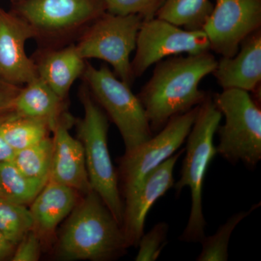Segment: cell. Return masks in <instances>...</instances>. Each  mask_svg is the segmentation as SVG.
Returning a JSON list of instances; mask_svg holds the SVG:
<instances>
[{"instance_id":"6da1fadb","label":"cell","mask_w":261,"mask_h":261,"mask_svg":"<svg viewBox=\"0 0 261 261\" xmlns=\"http://www.w3.org/2000/svg\"><path fill=\"white\" fill-rule=\"evenodd\" d=\"M218 60L211 51L187 56L168 57L156 63L152 76L137 94L152 134L162 129L170 118L190 111L205 100L201 81L211 74Z\"/></svg>"},{"instance_id":"7a4b0ae2","label":"cell","mask_w":261,"mask_h":261,"mask_svg":"<svg viewBox=\"0 0 261 261\" xmlns=\"http://www.w3.org/2000/svg\"><path fill=\"white\" fill-rule=\"evenodd\" d=\"M128 247L121 225L93 190L81 197L57 243L58 255L68 260H112Z\"/></svg>"},{"instance_id":"3957f363","label":"cell","mask_w":261,"mask_h":261,"mask_svg":"<svg viewBox=\"0 0 261 261\" xmlns=\"http://www.w3.org/2000/svg\"><path fill=\"white\" fill-rule=\"evenodd\" d=\"M221 118L222 114L216 108L212 94L209 93L199 106L197 116L187 137L180 178L173 185L176 196L187 187L191 191V211L186 227L179 237V240L185 243H200L205 237L207 222L202 211V188L209 165L217 154L214 136Z\"/></svg>"},{"instance_id":"277c9868","label":"cell","mask_w":261,"mask_h":261,"mask_svg":"<svg viewBox=\"0 0 261 261\" xmlns=\"http://www.w3.org/2000/svg\"><path fill=\"white\" fill-rule=\"evenodd\" d=\"M13 13L23 19L42 49L68 46L107 12V0H21Z\"/></svg>"},{"instance_id":"5b68a950","label":"cell","mask_w":261,"mask_h":261,"mask_svg":"<svg viewBox=\"0 0 261 261\" xmlns=\"http://www.w3.org/2000/svg\"><path fill=\"white\" fill-rule=\"evenodd\" d=\"M84 116L75 119L77 135L85 154L86 166L91 187L102 198L122 227L123 202L120 192L118 173L108 148L109 118L87 87L80 89Z\"/></svg>"},{"instance_id":"8992f818","label":"cell","mask_w":261,"mask_h":261,"mask_svg":"<svg viewBox=\"0 0 261 261\" xmlns=\"http://www.w3.org/2000/svg\"><path fill=\"white\" fill-rule=\"evenodd\" d=\"M212 96L225 118L224 126L216 130L217 154L233 165L241 161L253 169L261 160L260 106L243 89H223Z\"/></svg>"},{"instance_id":"52a82bcc","label":"cell","mask_w":261,"mask_h":261,"mask_svg":"<svg viewBox=\"0 0 261 261\" xmlns=\"http://www.w3.org/2000/svg\"><path fill=\"white\" fill-rule=\"evenodd\" d=\"M83 77L94 99L119 130L125 152L154 135L140 99L108 65L97 68L87 61Z\"/></svg>"},{"instance_id":"ba28073f","label":"cell","mask_w":261,"mask_h":261,"mask_svg":"<svg viewBox=\"0 0 261 261\" xmlns=\"http://www.w3.org/2000/svg\"><path fill=\"white\" fill-rule=\"evenodd\" d=\"M143 19L139 15H115L106 12L87 29L76 45L81 56L102 60L112 65L114 73L132 87L135 79L130 56L136 49Z\"/></svg>"},{"instance_id":"9c48e42d","label":"cell","mask_w":261,"mask_h":261,"mask_svg":"<svg viewBox=\"0 0 261 261\" xmlns=\"http://www.w3.org/2000/svg\"><path fill=\"white\" fill-rule=\"evenodd\" d=\"M199 106L170 118L149 140L121 157L117 173L123 200L135 193L149 173L179 150L193 126Z\"/></svg>"},{"instance_id":"30bf717a","label":"cell","mask_w":261,"mask_h":261,"mask_svg":"<svg viewBox=\"0 0 261 261\" xmlns=\"http://www.w3.org/2000/svg\"><path fill=\"white\" fill-rule=\"evenodd\" d=\"M211 51L203 31H187L154 18L143 20L137 34L135 55L130 61L134 78H140L151 65L181 53L197 55Z\"/></svg>"},{"instance_id":"8fae6325","label":"cell","mask_w":261,"mask_h":261,"mask_svg":"<svg viewBox=\"0 0 261 261\" xmlns=\"http://www.w3.org/2000/svg\"><path fill=\"white\" fill-rule=\"evenodd\" d=\"M202 31L211 51L231 58L245 38L261 28V0H215Z\"/></svg>"},{"instance_id":"7c38bea8","label":"cell","mask_w":261,"mask_h":261,"mask_svg":"<svg viewBox=\"0 0 261 261\" xmlns=\"http://www.w3.org/2000/svg\"><path fill=\"white\" fill-rule=\"evenodd\" d=\"M185 149L161 163L149 173L135 193L123 201L122 229L128 247L138 246L144 234L145 220L149 211L161 197L166 195L175 184L174 168Z\"/></svg>"},{"instance_id":"4fadbf2b","label":"cell","mask_w":261,"mask_h":261,"mask_svg":"<svg viewBox=\"0 0 261 261\" xmlns=\"http://www.w3.org/2000/svg\"><path fill=\"white\" fill-rule=\"evenodd\" d=\"M75 118L65 111L53 130V159L49 181L71 187L82 195L92 190L82 142L70 134Z\"/></svg>"},{"instance_id":"5bb4252c","label":"cell","mask_w":261,"mask_h":261,"mask_svg":"<svg viewBox=\"0 0 261 261\" xmlns=\"http://www.w3.org/2000/svg\"><path fill=\"white\" fill-rule=\"evenodd\" d=\"M34 33L23 19L0 8V76L21 86L38 77L34 60L27 56L25 43Z\"/></svg>"},{"instance_id":"9a60e30c","label":"cell","mask_w":261,"mask_h":261,"mask_svg":"<svg viewBox=\"0 0 261 261\" xmlns=\"http://www.w3.org/2000/svg\"><path fill=\"white\" fill-rule=\"evenodd\" d=\"M212 74L223 89L252 92L261 85V28L244 39L234 56L221 57Z\"/></svg>"},{"instance_id":"2e32d148","label":"cell","mask_w":261,"mask_h":261,"mask_svg":"<svg viewBox=\"0 0 261 261\" xmlns=\"http://www.w3.org/2000/svg\"><path fill=\"white\" fill-rule=\"evenodd\" d=\"M82 196L71 187L48 180L29 208L34 221L32 231L42 246L51 243L58 225L69 216Z\"/></svg>"},{"instance_id":"e0dca14e","label":"cell","mask_w":261,"mask_h":261,"mask_svg":"<svg viewBox=\"0 0 261 261\" xmlns=\"http://www.w3.org/2000/svg\"><path fill=\"white\" fill-rule=\"evenodd\" d=\"M33 60L38 77L65 100L70 87L83 75L87 64L75 44L56 49H41Z\"/></svg>"},{"instance_id":"ac0fdd59","label":"cell","mask_w":261,"mask_h":261,"mask_svg":"<svg viewBox=\"0 0 261 261\" xmlns=\"http://www.w3.org/2000/svg\"><path fill=\"white\" fill-rule=\"evenodd\" d=\"M65 111V99L60 97L39 77L21 87L12 108V112L20 116L47 122L51 132Z\"/></svg>"},{"instance_id":"d6986e66","label":"cell","mask_w":261,"mask_h":261,"mask_svg":"<svg viewBox=\"0 0 261 261\" xmlns=\"http://www.w3.org/2000/svg\"><path fill=\"white\" fill-rule=\"evenodd\" d=\"M0 130L15 151L35 145L49 137L51 132L47 122L20 116L12 111L1 117Z\"/></svg>"},{"instance_id":"ffe728a7","label":"cell","mask_w":261,"mask_h":261,"mask_svg":"<svg viewBox=\"0 0 261 261\" xmlns=\"http://www.w3.org/2000/svg\"><path fill=\"white\" fill-rule=\"evenodd\" d=\"M214 7L211 0H163L155 18L187 31H202Z\"/></svg>"},{"instance_id":"44dd1931","label":"cell","mask_w":261,"mask_h":261,"mask_svg":"<svg viewBox=\"0 0 261 261\" xmlns=\"http://www.w3.org/2000/svg\"><path fill=\"white\" fill-rule=\"evenodd\" d=\"M47 181L25 176L11 161L0 163V197L20 205H30Z\"/></svg>"},{"instance_id":"7402d4cb","label":"cell","mask_w":261,"mask_h":261,"mask_svg":"<svg viewBox=\"0 0 261 261\" xmlns=\"http://www.w3.org/2000/svg\"><path fill=\"white\" fill-rule=\"evenodd\" d=\"M53 149V139L49 137L35 145L15 151L11 162L27 177L48 181Z\"/></svg>"},{"instance_id":"603a6c76","label":"cell","mask_w":261,"mask_h":261,"mask_svg":"<svg viewBox=\"0 0 261 261\" xmlns=\"http://www.w3.org/2000/svg\"><path fill=\"white\" fill-rule=\"evenodd\" d=\"M260 206V202L252 205L248 211H240L228 218L224 224L220 226L214 235L205 237L200 243L202 251L196 260L226 261L228 259V245L233 230L243 220L250 216Z\"/></svg>"},{"instance_id":"cb8c5ba5","label":"cell","mask_w":261,"mask_h":261,"mask_svg":"<svg viewBox=\"0 0 261 261\" xmlns=\"http://www.w3.org/2000/svg\"><path fill=\"white\" fill-rule=\"evenodd\" d=\"M33 218L27 205L0 197V231L15 245L33 228Z\"/></svg>"},{"instance_id":"d4e9b609","label":"cell","mask_w":261,"mask_h":261,"mask_svg":"<svg viewBox=\"0 0 261 261\" xmlns=\"http://www.w3.org/2000/svg\"><path fill=\"white\" fill-rule=\"evenodd\" d=\"M169 226L167 223L160 222L147 234H143L138 243L139 251L136 261H154L161 255L167 245V234Z\"/></svg>"},{"instance_id":"484cf974","label":"cell","mask_w":261,"mask_h":261,"mask_svg":"<svg viewBox=\"0 0 261 261\" xmlns=\"http://www.w3.org/2000/svg\"><path fill=\"white\" fill-rule=\"evenodd\" d=\"M163 0H107V12L115 15H139L143 20L155 18Z\"/></svg>"},{"instance_id":"4316f807","label":"cell","mask_w":261,"mask_h":261,"mask_svg":"<svg viewBox=\"0 0 261 261\" xmlns=\"http://www.w3.org/2000/svg\"><path fill=\"white\" fill-rule=\"evenodd\" d=\"M42 250L40 239L32 230L16 245L11 260L37 261L40 258Z\"/></svg>"},{"instance_id":"83f0119b","label":"cell","mask_w":261,"mask_h":261,"mask_svg":"<svg viewBox=\"0 0 261 261\" xmlns=\"http://www.w3.org/2000/svg\"><path fill=\"white\" fill-rule=\"evenodd\" d=\"M21 86L7 82L0 76V117L11 112L13 102Z\"/></svg>"},{"instance_id":"f1b7e54d","label":"cell","mask_w":261,"mask_h":261,"mask_svg":"<svg viewBox=\"0 0 261 261\" xmlns=\"http://www.w3.org/2000/svg\"><path fill=\"white\" fill-rule=\"evenodd\" d=\"M2 117V116H1ZM0 117V120H1ZM15 151L10 147L9 144L5 140L0 130V163L10 162L14 156Z\"/></svg>"},{"instance_id":"f546056e","label":"cell","mask_w":261,"mask_h":261,"mask_svg":"<svg viewBox=\"0 0 261 261\" xmlns=\"http://www.w3.org/2000/svg\"><path fill=\"white\" fill-rule=\"evenodd\" d=\"M16 245L11 243L6 237L0 231V260L13 255Z\"/></svg>"},{"instance_id":"4dcf8cb0","label":"cell","mask_w":261,"mask_h":261,"mask_svg":"<svg viewBox=\"0 0 261 261\" xmlns=\"http://www.w3.org/2000/svg\"><path fill=\"white\" fill-rule=\"evenodd\" d=\"M16 1H21V0H15V2H16Z\"/></svg>"}]
</instances>
